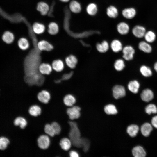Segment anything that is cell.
Masks as SVG:
<instances>
[{
  "mask_svg": "<svg viewBox=\"0 0 157 157\" xmlns=\"http://www.w3.org/2000/svg\"><path fill=\"white\" fill-rule=\"evenodd\" d=\"M68 123L70 126L68 138L71 141L72 147L82 149L85 139L81 137V132L77 122L74 120H69Z\"/></svg>",
  "mask_w": 157,
  "mask_h": 157,
  "instance_id": "6da1fadb",
  "label": "cell"
},
{
  "mask_svg": "<svg viewBox=\"0 0 157 157\" xmlns=\"http://www.w3.org/2000/svg\"><path fill=\"white\" fill-rule=\"evenodd\" d=\"M81 110L80 106L74 105L68 107L67 109L66 113L70 120H74L78 119L81 116Z\"/></svg>",
  "mask_w": 157,
  "mask_h": 157,
  "instance_id": "7a4b0ae2",
  "label": "cell"
},
{
  "mask_svg": "<svg viewBox=\"0 0 157 157\" xmlns=\"http://www.w3.org/2000/svg\"><path fill=\"white\" fill-rule=\"evenodd\" d=\"M50 143V137L46 134L40 135L37 140V143L38 147L42 150L47 149L49 147Z\"/></svg>",
  "mask_w": 157,
  "mask_h": 157,
  "instance_id": "3957f363",
  "label": "cell"
},
{
  "mask_svg": "<svg viewBox=\"0 0 157 157\" xmlns=\"http://www.w3.org/2000/svg\"><path fill=\"white\" fill-rule=\"evenodd\" d=\"M112 92L113 98L116 100L124 97L126 94L125 88L120 85L114 86L112 89Z\"/></svg>",
  "mask_w": 157,
  "mask_h": 157,
  "instance_id": "277c9868",
  "label": "cell"
},
{
  "mask_svg": "<svg viewBox=\"0 0 157 157\" xmlns=\"http://www.w3.org/2000/svg\"><path fill=\"white\" fill-rule=\"evenodd\" d=\"M37 47L40 51H50L54 48L53 45L47 41L42 40L37 44Z\"/></svg>",
  "mask_w": 157,
  "mask_h": 157,
  "instance_id": "5b68a950",
  "label": "cell"
},
{
  "mask_svg": "<svg viewBox=\"0 0 157 157\" xmlns=\"http://www.w3.org/2000/svg\"><path fill=\"white\" fill-rule=\"evenodd\" d=\"M37 97L38 101L41 103L47 104L50 100L51 95L48 91L43 90L38 93Z\"/></svg>",
  "mask_w": 157,
  "mask_h": 157,
  "instance_id": "8992f818",
  "label": "cell"
},
{
  "mask_svg": "<svg viewBox=\"0 0 157 157\" xmlns=\"http://www.w3.org/2000/svg\"><path fill=\"white\" fill-rule=\"evenodd\" d=\"M123 57L128 61L132 60L135 52L134 49L131 46H126L122 49Z\"/></svg>",
  "mask_w": 157,
  "mask_h": 157,
  "instance_id": "52a82bcc",
  "label": "cell"
},
{
  "mask_svg": "<svg viewBox=\"0 0 157 157\" xmlns=\"http://www.w3.org/2000/svg\"><path fill=\"white\" fill-rule=\"evenodd\" d=\"M39 72L43 75H49L53 71V69L51 64L47 63H42L38 67Z\"/></svg>",
  "mask_w": 157,
  "mask_h": 157,
  "instance_id": "ba28073f",
  "label": "cell"
},
{
  "mask_svg": "<svg viewBox=\"0 0 157 157\" xmlns=\"http://www.w3.org/2000/svg\"><path fill=\"white\" fill-rule=\"evenodd\" d=\"M146 32L145 28L140 25L135 26L132 29V33L133 35L138 38L144 37Z\"/></svg>",
  "mask_w": 157,
  "mask_h": 157,
  "instance_id": "9c48e42d",
  "label": "cell"
},
{
  "mask_svg": "<svg viewBox=\"0 0 157 157\" xmlns=\"http://www.w3.org/2000/svg\"><path fill=\"white\" fill-rule=\"evenodd\" d=\"M78 61L76 57L72 54L67 56L65 59V62L67 66L72 69H74L76 67Z\"/></svg>",
  "mask_w": 157,
  "mask_h": 157,
  "instance_id": "30bf717a",
  "label": "cell"
},
{
  "mask_svg": "<svg viewBox=\"0 0 157 157\" xmlns=\"http://www.w3.org/2000/svg\"><path fill=\"white\" fill-rule=\"evenodd\" d=\"M59 145L63 150L67 151L72 147V143L70 139L67 137L62 138L60 140Z\"/></svg>",
  "mask_w": 157,
  "mask_h": 157,
  "instance_id": "8fae6325",
  "label": "cell"
},
{
  "mask_svg": "<svg viewBox=\"0 0 157 157\" xmlns=\"http://www.w3.org/2000/svg\"><path fill=\"white\" fill-rule=\"evenodd\" d=\"M51 65L53 69L57 72H61L65 68L63 61L60 59L53 60L51 64Z\"/></svg>",
  "mask_w": 157,
  "mask_h": 157,
  "instance_id": "7c38bea8",
  "label": "cell"
},
{
  "mask_svg": "<svg viewBox=\"0 0 157 157\" xmlns=\"http://www.w3.org/2000/svg\"><path fill=\"white\" fill-rule=\"evenodd\" d=\"M76 101V100L75 97L70 94H68L65 95L63 99L64 104L68 107H71L75 105Z\"/></svg>",
  "mask_w": 157,
  "mask_h": 157,
  "instance_id": "4fadbf2b",
  "label": "cell"
},
{
  "mask_svg": "<svg viewBox=\"0 0 157 157\" xmlns=\"http://www.w3.org/2000/svg\"><path fill=\"white\" fill-rule=\"evenodd\" d=\"M105 113L108 115H114L118 113L116 106L112 104H109L105 106L104 108Z\"/></svg>",
  "mask_w": 157,
  "mask_h": 157,
  "instance_id": "5bb4252c",
  "label": "cell"
},
{
  "mask_svg": "<svg viewBox=\"0 0 157 157\" xmlns=\"http://www.w3.org/2000/svg\"><path fill=\"white\" fill-rule=\"evenodd\" d=\"M42 110V108L40 106L34 104L30 107L28 112L31 116L36 117L41 114Z\"/></svg>",
  "mask_w": 157,
  "mask_h": 157,
  "instance_id": "9a60e30c",
  "label": "cell"
},
{
  "mask_svg": "<svg viewBox=\"0 0 157 157\" xmlns=\"http://www.w3.org/2000/svg\"><path fill=\"white\" fill-rule=\"evenodd\" d=\"M122 14L124 17L126 18L131 19L135 16L136 14V11L133 8H127L123 10Z\"/></svg>",
  "mask_w": 157,
  "mask_h": 157,
  "instance_id": "2e32d148",
  "label": "cell"
},
{
  "mask_svg": "<svg viewBox=\"0 0 157 157\" xmlns=\"http://www.w3.org/2000/svg\"><path fill=\"white\" fill-rule=\"evenodd\" d=\"M141 97L143 101L148 102L152 99L154 97V94L151 90L146 89L142 91Z\"/></svg>",
  "mask_w": 157,
  "mask_h": 157,
  "instance_id": "e0dca14e",
  "label": "cell"
},
{
  "mask_svg": "<svg viewBox=\"0 0 157 157\" xmlns=\"http://www.w3.org/2000/svg\"><path fill=\"white\" fill-rule=\"evenodd\" d=\"M117 29L118 32L121 34L125 35L129 32L130 28L129 25L125 22H121L117 25Z\"/></svg>",
  "mask_w": 157,
  "mask_h": 157,
  "instance_id": "ac0fdd59",
  "label": "cell"
},
{
  "mask_svg": "<svg viewBox=\"0 0 157 157\" xmlns=\"http://www.w3.org/2000/svg\"><path fill=\"white\" fill-rule=\"evenodd\" d=\"M49 7L48 4L44 2H39L37 5V9L42 15H45L48 13Z\"/></svg>",
  "mask_w": 157,
  "mask_h": 157,
  "instance_id": "d6986e66",
  "label": "cell"
},
{
  "mask_svg": "<svg viewBox=\"0 0 157 157\" xmlns=\"http://www.w3.org/2000/svg\"><path fill=\"white\" fill-rule=\"evenodd\" d=\"M14 124L15 126H19L22 129H24L27 126L28 122L26 119L24 117L19 116L14 120Z\"/></svg>",
  "mask_w": 157,
  "mask_h": 157,
  "instance_id": "ffe728a7",
  "label": "cell"
},
{
  "mask_svg": "<svg viewBox=\"0 0 157 157\" xmlns=\"http://www.w3.org/2000/svg\"><path fill=\"white\" fill-rule=\"evenodd\" d=\"M18 45L19 48L23 51L27 50L30 47V44L28 40L24 37L21 38L19 40Z\"/></svg>",
  "mask_w": 157,
  "mask_h": 157,
  "instance_id": "44dd1931",
  "label": "cell"
},
{
  "mask_svg": "<svg viewBox=\"0 0 157 157\" xmlns=\"http://www.w3.org/2000/svg\"><path fill=\"white\" fill-rule=\"evenodd\" d=\"M132 154L135 157H144L146 155L144 150L140 146H137L134 147L132 150Z\"/></svg>",
  "mask_w": 157,
  "mask_h": 157,
  "instance_id": "7402d4cb",
  "label": "cell"
},
{
  "mask_svg": "<svg viewBox=\"0 0 157 157\" xmlns=\"http://www.w3.org/2000/svg\"><path fill=\"white\" fill-rule=\"evenodd\" d=\"M140 86L139 82L136 80H133L130 81L127 86L129 90L134 94L138 93Z\"/></svg>",
  "mask_w": 157,
  "mask_h": 157,
  "instance_id": "603a6c76",
  "label": "cell"
},
{
  "mask_svg": "<svg viewBox=\"0 0 157 157\" xmlns=\"http://www.w3.org/2000/svg\"><path fill=\"white\" fill-rule=\"evenodd\" d=\"M45 26L44 24L38 22L35 23L32 26L33 32L38 35L43 33L45 31Z\"/></svg>",
  "mask_w": 157,
  "mask_h": 157,
  "instance_id": "cb8c5ba5",
  "label": "cell"
},
{
  "mask_svg": "<svg viewBox=\"0 0 157 157\" xmlns=\"http://www.w3.org/2000/svg\"><path fill=\"white\" fill-rule=\"evenodd\" d=\"M111 49L114 52H119L122 49V44L118 40L115 39L112 41L110 44Z\"/></svg>",
  "mask_w": 157,
  "mask_h": 157,
  "instance_id": "d4e9b609",
  "label": "cell"
},
{
  "mask_svg": "<svg viewBox=\"0 0 157 157\" xmlns=\"http://www.w3.org/2000/svg\"><path fill=\"white\" fill-rule=\"evenodd\" d=\"M138 48L140 50L147 53H150L152 49L150 45L146 41L140 42L138 44Z\"/></svg>",
  "mask_w": 157,
  "mask_h": 157,
  "instance_id": "484cf974",
  "label": "cell"
},
{
  "mask_svg": "<svg viewBox=\"0 0 157 157\" xmlns=\"http://www.w3.org/2000/svg\"><path fill=\"white\" fill-rule=\"evenodd\" d=\"M69 8L70 10L74 13H79L81 11V9L80 3L75 0L72 1L70 2Z\"/></svg>",
  "mask_w": 157,
  "mask_h": 157,
  "instance_id": "4316f807",
  "label": "cell"
},
{
  "mask_svg": "<svg viewBox=\"0 0 157 157\" xmlns=\"http://www.w3.org/2000/svg\"><path fill=\"white\" fill-rule=\"evenodd\" d=\"M59 26L56 22H52L48 25V31L51 35H55L57 34L59 32Z\"/></svg>",
  "mask_w": 157,
  "mask_h": 157,
  "instance_id": "83f0119b",
  "label": "cell"
},
{
  "mask_svg": "<svg viewBox=\"0 0 157 157\" xmlns=\"http://www.w3.org/2000/svg\"><path fill=\"white\" fill-rule=\"evenodd\" d=\"M139 130L138 126L135 124H131L128 126L126 129V132L128 135L131 137L136 136Z\"/></svg>",
  "mask_w": 157,
  "mask_h": 157,
  "instance_id": "f1b7e54d",
  "label": "cell"
},
{
  "mask_svg": "<svg viewBox=\"0 0 157 157\" xmlns=\"http://www.w3.org/2000/svg\"><path fill=\"white\" fill-rule=\"evenodd\" d=\"M3 41L7 44L12 43L14 39V36L13 34L9 31H6L3 34L2 36Z\"/></svg>",
  "mask_w": 157,
  "mask_h": 157,
  "instance_id": "f546056e",
  "label": "cell"
},
{
  "mask_svg": "<svg viewBox=\"0 0 157 157\" xmlns=\"http://www.w3.org/2000/svg\"><path fill=\"white\" fill-rule=\"evenodd\" d=\"M96 48L99 52L104 53L106 52L108 50L109 45L108 43L106 41H104L101 43L97 44Z\"/></svg>",
  "mask_w": 157,
  "mask_h": 157,
  "instance_id": "4dcf8cb0",
  "label": "cell"
},
{
  "mask_svg": "<svg viewBox=\"0 0 157 157\" xmlns=\"http://www.w3.org/2000/svg\"><path fill=\"white\" fill-rule=\"evenodd\" d=\"M152 129V128L151 125L148 123L143 124L141 128V133L145 136H148Z\"/></svg>",
  "mask_w": 157,
  "mask_h": 157,
  "instance_id": "1f68e13d",
  "label": "cell"
},
{
  "mask_svg": "<svg viewBox=\"0 0 157 157\" xmlns=\"http://www.w3.org/2000/svg\"><path fill=\"white\" fill-rule=\"evenodd\" d=\"M144 37L146 41L149 43H151L155 40L156 35L153 31L149 30L146 32Z\"/></svg>",
  "mask_w": 157,
  "mask_h": 157,
  "instance_id": "d6a6232c",
  "label": "cell"
},
{
  "mask_svg": "<svg viewBox=\"0 0 157 157\" xmlns=\"http://www.w3.org/2000/svg\"><path fill=\"white\" fill-rule=\"evenodd\" d=\"M106 13L109 17L115 18L118 16V11L115 7L111 6L107 8L106 10Z\"/></svg>",
  "mask_w": 157,
  "mask_h": 157,
  "instance_id": "836d02e7",
  "label": "cell"
},
{
  "mask_svg": "<svg viewBox=\"0 0 157 157\" xmlns=\"http://www.w3.org/2000/svg\"><path fill=\"white\" fill-rule=\"evenodd\" d=\"M141 74L145 77H149L152 75V72L151 68L146 65L141 66L140 69Z\"/></svg>",
  "mask_w": 157,
  "mask_h": 157,
  "instance_id": "e575fe53",
  "label": "cell"
},
{
  "mask_svg": "<svg viewBox=\"0 0 157 157\" xmlns=\"http://www.w3.org/2000/svg\"><path fill=\"white\" fill-rule=\"evenodd\" d=\"M97 8L96 5L94 3L89 4L86 8V11L90 15H94L97 13Z\"/></svg>",
  "mask_w": 157,
  "mask_h": 157,
  "instance_id": "d590c367",
  "label": "cell"
},
{
  "mask_svg": "<svg viewBox=\"0 0 157 157\" xmlns=\"http://www.w3.org/2000/svg\"><path fill=\"white\" fill-rule=\"evenodd\" d=\"M44 131L45 134L50 137L52 138L55 136L53 127L50 124L47 123L45 124L44 128Z\"/></svg>",
  "mask_w": 157,
  "mask_h": 157,
  "instance_id": "8d00e7d4",
  "label": "cell"
},
{
  "mask_svg": "<svg viewBox=\"0 0 157 157\" xmlns=\"http://www.w3.org/2000/svg\"><path fill=\"white\" fill-rule=\"evenodd\" d=\"M115 69L117 71L122 70L125 67V63L124 60L122 59H118L116 60L114 65Z\"/></svg>",
  "mask_w": 157,
  "mask_h": 157,
  "instance_id": "74e56055",
  "label": "cell"
},
{
  "mask_svg": "<svg viewBox=\"0 0 157 157\" xmlns=\"http://www.w3.org/2000/svg\"><path fill=\"white\" fill-rule=\"evenodd\" d=\"M51 124L54 130L55 135H59L62 131V128L59 124L56 122L54 121L52 122Z\"/></svg>",
  "mask_w": 157,
  "mask_h": 157,
  "instance_id": "f35d334b",
  "label": "cell"
},
{
  "mask_svg": "<svg viewBox=\"0 0 157 157\" xmlns=\"http://www.w3.org/2000/svg\"><path fill=\"white\" fill-rule=\"evenodd\" d=\"M145 109L146 112L149 115L157 113V108L154 104H150L148 105L146 107Z\"/></svg>",
  "mask_w": 157,
  "mask_h": 157,
  "instance_id": "ab89813d",
  "label": "cell"
},
{
  "mask_svg": "<svg viewBox=\"0 0 157 157\" xmlns=\"http://www.w3.org/2000/svg\"><path fill=\"white\" fill-rule=\"evenodd\" d=\"M9 143V141L7 138L4 137L0 138V149H5Z\"/></svg>",
  "mask_w": 157,
  "mask_h": 157,
  "instance_id": "60d3db41",
  "label": "cell"
},
{
  "mask_svg": "<svg viewBox=\"0 0 157 157\" xmlns=\"http://www.w3.org/2000/svg\"><path fill=\"white\" fill-rule=\"evenodd\" d=\"M69 156L70 157H79L80 155L78 152L73 149L69 151Z\"/></svg>",
  "mask_w": 157,
  "mask_h": 157,
  "instance_id": "b9f144b4",
  "label": "cell"
},
{
  "mask_svg": "<svg viewBox=\"0 0 157 157\" xmlns=\"http://www.w3.org/2000/svg\"><path fill=\"white\" fill-rule=\"evenodd\" d=\"M151 123L153 126L157 128V116H154L151 120Z\"/></svg>",
  "mask_w": 157,
  "mask_h": 157,
  "instance_id": "7bdbcfd3",
  "label": "cell"
},
{
  "mask_svg": "<svg viewBox=\"0 0 157 157\" xmlns=\"http://www.w3.org/2000/svg\"><path fill=\"white\" fill-rule=\"evenodd\" d=\"M154 70L157 72V62L154 64Z\"/></svg>",
  "mask_w": 157,
  "mask_h": 157,
  "instance_id": "ee69618b",
  "label": "cell"
},
{
  "mask_svg": "<svg viewBox=\"0 0 157 157\" xmlns=\"http://www.w3.org/2000/svg\"><path fill=\"white\" fill-rule=\"evenodd\" d=\"M62 2H67L69 1L70 0H60Z\"/></svg>",
  "mask_w": 157,
  "mask_h": 157,
  "instance_id": "f6af8a7d",
  "label": "cell"
},
{
  "mask_svg": "<svg viewBox=\"0 0 157 157\" xmlns=\"http://www.w3.org/2000/svg\"><path fill=\"white\" fill-rule=\"evenodd\" d=\"M29 146H30V145H29ZM33 156H34V155Z\"/></svg>",
  "mask_w": 157,
  "mask_h": 157,
  "instance_id": "bcb514c9",
  "label": "cell"
}]
</instances>
